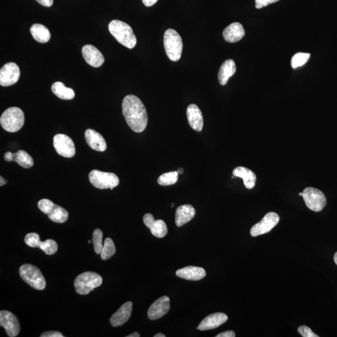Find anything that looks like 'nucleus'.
<instances>
[{
	"label": "nucleus",
	"mask_w": 337,
	"mask_h": 337,
	"mask_svg": "<svg viewBox=\"0 0 337 337\" xmlns=\"http://www.w3.org/2000/svg\"><path fill=\"white\" fill-rule=\"evenodd\" d=\"M122 110L127 124L135 133H141L146 128L148 117L146 109L141 99L129 94L123 99Z\"/></svg>",
	"instance_id": "1"
},
{
	"label": "nucleus",
	"mask_w": 337,
	"mask_h": 337,
	"mask_svg": "<svg viewBox=\"0 0 337 337\" xmlns=\"http://www.w3.org/2000/svg\"><path fill=\"white\" fill-rule=\"evenodd\" d=\"M108 29L113 36L125 47L133 49L136 45V37L128 24L120 20H113L109 24Z\"/></svg>",
	"instance_id": "2"
},
{
	"label": "nucleus",
	"mask_w": 337,
	"mask_h": 337,
	"mask_svg": "<svg viewBox=\"0 0 337 337\" xmlns=\"http://www.w3.org/2000/svg\"><path fill=\"white\" fill-rule=\"evenodd\" d=\"M0 123L5 131L16 133L22 128L25 123V115L23 110L19 107H10L3 113Z\"/></svg>",
	"instance_id": "3"
},
{
	"label": "nucleus",
	"mask_w": 337,
	"mask_h": 337,
	"mask_svg": "<svg viewBox=\"0 0 337 337\" xmlns=\"http://www.w3.org/2000/svg\"><path fill=\"white\" fill-rule=\"evenodd\" d=\"M164 45L167 56L172 61H179L181 57L183 43L181 37L173 29H168L164 33Z\"/></svg>",
	"instance_id": "4"
},
{
	"label": "nucleus",
	"mask_w": 337,
	"mask_h": 337,
	"mask_svg": "<svg viewBox=\"0 0 337 337\" xmlns=\"http://www.w3.org/2000/svg\"><path fill=\"white\" fill-rule=\"evenodd\" d=\"M102 283V277L99 274L93 272H86L77 277L74 285L78 293L87 295L94 288L100 286Z\"/></svg>",
	"instance_id": "5"
},
{
	"label": "nucleus",
	"mask_w": 337,
	"mask_h": 337,
	"mask_svg": "<svg viewBox=\"0 0 337 337\" xmlns=\"http://www.w3.org/2000/svg\"><path fill=\"white\" fill-rule=\"evenodd\" d=\"M20 275L24 281L36 290H42L46 287V280L40 270L31 264H24L20 268Z\"/></svg>",
	"instance_id": "6"
},
{
	"label": "nucleus",
	"mask_w": 337,
	"mask_h": 337,
	"mask_svg": "<svg viewBox=\"0 0 337 337\" xmlns=\"http://www.w3.org/2000/svg\"><path fill=\"white\" fill-rule=\"evenodd\" d=\"M89 179L94 187L99 190H106L117 187L120 184V179L114 173L93 170L89 174Z\"/></svg>",
	"instance_id": "7"
},
{
	"label": "nucleus",
	"mask_w": 337,
	"mask_h": 337,
	"mask_svg": "<svg viewBox=\"0 0 337 337\" xmlns=\"http://www.w3.org/2000/svg\"><path fill=\"white\" fill-rule=\"evenodd\" d=\"M303 198L307 207L315 212H320L327 204L324 194L314 188H307L303 191Z\"/></svg>",
	"instance_id": "8"
},
{
	"label": "nucleus",
	"mask_w": 337,
	"mask_h": 337,
	"mask_svg": "<svg viewBox=\"0 0 337 337\" xmlns=\"http://www.w3.org/2000/svg\"><path fill=\"white\" fill-rule=\"evenodd\" d=\"M53 145L58 155L63 157L71 158L76 153L73 141L65 134H56L54 137Z\"/></svg>",
	"instance_id": "9"
},
{
	"label": "nucleus",
	"mask_w": 337,
	"mask_h": 337,
	"mask_svg": "<svg viewBox=\"0 0 337 337\" xmlns=\"http://www.w3.org/2000/svg\"><path fill=\"white\" fill-rule=\"evenodd\" d=\"M280 217L275 212H269L259 222L256 223L250 230L252 237H257L269 233L279 223Z\"/></svg>",
	"instance_id": "10"
},
{
	"label": "nucleus",
	"mask_w": 337,
	"mask_h": 337,
	"mask_svg": "<svg viewBox=\"0 0 337 337\" xmlns=\"http://www.w3.org/2000/svg\"><path fill=\"white\" fill-rule=\"evenodd\" d=\"M20 77V70L17 64H5L0 70V85L5 87L15 85Z\"/></svg>",
	"instance_id": "11"
},
{
	"label": "nucleus",
	"mask_w": 337,
	"mask_h": 337,
	"mask_svg": "<svg viewBox=\"0 0 337 337\" xmlns=\"http://www.w3.org/2000/svg\"><path fill=\"white\" fill-rule=\"evenodd\" d=\"M0 325L6 330L8 336H17L20 332V327L18 320L12 313L7 311L0 312Z\"/></svg>",
	"instance_id": "12"
},
{
	"label": "nucleus",
	"mask_w": 337,
	"mask_h": 337,
	"mask_svg": "<svg viewBox=\"0 0 337 337\" xmlns=\"http://www.w3.org/2000/svg\"><path fill=\"white\" fill-rule=\"evenodd\" d=\"M170 309V299L168 296H163L156 300L149 307L147 316L150 320H155L168 314Z\"/></svg>",
	"instance_id": "13"
},
{
	"label": "nucleus",
	"mask_w": 337,
	"mask_h": 337,
	"mask_svg": "<svg viewBox=\"0 0 337 337\" xmlns=\"http://www.w3.org/2000/svg\"><path fill=\"white\" fill-rule=\"evenodd\" d=\"M143 221L154 236L163 238L168 233V228L165 222L163 220H155L152 214H145Z\"/></svg>",
	"instance_id": "14"
},
{
	"label": "nucleus",
	"mask_w": 337,
	"mask_h": 337,
	"mask_svg": "<svg viewBox=\"0 0 337 337\" xmlns=\"http://www.w3.org/2000/svg\"><path fill=\"white\" fill-rule=\"evenodd\" d=\"M82 55L86 63L94 67H99L102 65L104 58L102 54L93 45L84 46L82 49Z\"/></svg>",
	"instance_id": "15"
},
{
	"label": "nucleus",
	"mask_w": 337,
	"mask_h": 337,
	"mask_svg": "<svg viewBox=\"0 0 337 337\" xmlns=\"http://www.w3.org/2000/svg\"><path fill=\"white\" fill-rule=\"evenodd\" d=\"M228 320V317L225 314L215 313L208 315L202 320L197 328L201 331L212 330L219 327L223 323L227 322Z\"/></svg>",
	"instance_id": "16"
},
{
	"label": "nucleus",
	"mask_w": 337,
	"mask_h": 337,
	"mask_svg": "<svg viewBox=\"0 0 337 337\" xmlns=\"http://www.w3.org/2000/svg\"><path fill=\"white\" fill-rule=\"evenodd\" d=\"M85 139L91 149L99 152H103L107 148L106 142L104 137L93 129H88L86 131Z\"/></svg>",
	"instance_id": "17"
},
{
	"label": "nucleus",
	"mask_w": 337,
	"mask_h": 337,
	"mask_svg": "<svg viewBox=\"0 0 337 337\" xmlns=\"http://www.w3.org/2000/svg\"><path fill=\"white\" fill-rule=\"evenodd\" d=\"M132 310H133V303L131 302L124 304L110 317V324L113 327H119L125 324L131 317Z\"/></svg>",
	"instance_id": "18"
},
{
	"label": "nucleus",
	"mask_w": 337,
	"mask_h": 337,
	"mask_svg": "<svg viewBox=\"0 0 337 337\" xmlns=\"http://www.w3.org/2000/svg\"><path fill=\"white\" fill-rule=\"evenodd\" d=\"M187 117L189 124L194 130L198 132L202 130L204 126L203 116L197 105L192 104L188 107Z\"/></svg>",
	"instance_id": "19"
},
{
	"label": "nucleus",
	"mask_w": 337,
	"mask_h": 337,
	"mask_svg": "<svg viewBox=\"0 0 337 337\" xmlns=\"http://www.w3.org/2000/svg\"><path fill=\"white\" fill-rule=\"evenodd\" d=\"M176 276L181 279L197 281L204 278L206 272L203 268L199 267L188 266L177 270Z\"/></svg>",
	"instance_id": "20"
},
{
	"label": "nucleus",
	"mask_w": 337,
	"mask_h": 337,
	"mask_svg": "<svg viewBox=\"0 0 337 337\" xmlns=\"http://www.w3.org/2000/svg\"><path fill=\"white\" fill-rule=\"evenodd\" d=\"M195 215V209L191 205H182L176 210L175 222L177 227H181L192 220Z\"/></svg>",
	"instance_id": "21"
},
{
	"label": "nucleus",
	"mask_w": 337,
	"mask_h": 337,
	"mask_svg": "<svg viewBox=\"0 0 337 337\" xmlns=\"http://www.w3.org/2000/svg\"><path fill=\"white\" fill-rule=\"evenodd\" d=\"M245 31L243 26L239 23H233L228 26L223 31V36L226 42L236 43L243 39Z\"/></svg>",
	"instance_id": "22"
},
{
	"label": "nucleus",
	"mask_w": 337,
	"mask_h": 337,
	"mask_svg": "<svg viewBox=\"0 0 337 337\" xmlns=\"http://www.w3.org/2000/svg\"><path fill=\"white\" fill-rule=\"evenodd\" d=\"M233 175L235 177H241L244 180L245 187L248 190L254 188L256 182V176L253 171L244 167H237L234 169Z\"/></svg>",
	"instance_id": "23"
},
{
	"label": "nucleus",
	"mask_w": 337,
	"mask_h": 337,
	"mask_svg": "<svg viewBox=\"0 0 337 337\" xmlns=\"http://www.w3.org/2000/svg\"><path fill=\"white\" fill-rule=\"evenodd\" d=\"M236 72V63L233 59H228L223 62L218 74L220 84L222 86L227 84L229 78L233 77Z\"/></svg>",
	"instance_id": "24"
},
{
	"label": "nucleus",
	"mask_w": 337,
	"mask_h": 337,
	"mask_svg": "<svg viewBox=\"0 0 337 337\" xmlns=\"http://www.w3.org/2000/svg\"><path fill=\"white\" fill-rule=\"evenodd\" d=\"M30 33L36 42L45 43L49 42L51 34L47 27L41 24H34L31 26Z\"/></svg>",
	"instance_id": "25"
},
{
	"label": "nucleus",
	"mask_w": 337,
	"mask_h": 337,
	"mask_svg": "<svg viewBox=\"0 0 337 337\" xmlns=\"http://www.w3.org/2000/svg\"><path fill=\"white\" fill-rule=\"evenodd\" d=\"M51 90L58 98L64 100H71L74 98L75 94L71 88H67L61 82L54 83L51 87Z\"/></svg>",
	"instance_id": "26"
},
{
	"label": "nucleus",
	"mask_w": 337,
	"mask_h": 337,
	"mask_svg": "<svg viewBox=\"0 0 337 337\" xmlns=\"http://www.w3.org/2000/svg\"><path fill=\"white\" fill-rule=\"evenodd\" d=\"M48 215L51 220L56 223H64L68 219V212L66 210L56 204L54 205Z\"/></svg>",
	"instance_id": "27"
},
{
	"label": "nucleus",
	"mask_w": 337,
	"mask_h": 337,
	"mask_svg": "<svg viewBox=\"0 0 337 337\" xmlns=\"http://www.w3.org/2000/svg\"><path fill=\"white\" fill-rule=\"evenodd\" d=\"M13 161L17 163L19 165L24 168L29 169L34 165L33 158L25 151L20 150L13 154Z\"/></svg>",
	"instance_id": "28"
},
{
	"label": "nucleus",
	"mask_w": 337,
	"mask_h": 337,
	"mask_svg": "<svg viewBox=\"0 0 337 337\" xmlns=\"http://www.w3.org/2000/svg\"><path fill=\"white\" fill-rule=\"evenodd\" d=\"M116 247L113 240L110 238L105 239L103 247H102L101 253L102 260H106L109 259L115 255Z\"/></svg>",
	"instance_id": "29"
},
{
	"label": "nucleus",
	"mask_w": 337,
	"mask_h": 337,
	"mask_svg": "<svg viewBox=\"0 0 337 337\" xmlns=\"http://www.w3.org/2000/svg\"><path fill=\"white\" fill-rule=\"evenodd\" d=\"M177 171L167 172L162 174L158 179V184L163 186H168L176 184L178 180Z\"/></svg>",
	"instance_id": "30"
},
{
	"label": "nucleus",
	"mask_w": 337,
	"mask_h": 337,
	"mask_svg": "<svg viewBox=\"0 0 337 337\" xmlns=\"http://www.w3.org/2000/svg\"><path fill=\"white\" fill-rule=\"evenodd\" d=\"M310 57H311V55L309 53H298L295 54L291 61L292 68L296 69L298 67L304 66L309 61Z\"/></svg>",
	"instance_id": "31"
},
{
	"label": "nucleus",
	"mask_w": 337,
	"mask_h": 337,
	"mask_svg": "<svg viewBox=\"0 0 337 337\" xmlns=\"http://www.w3.org/2000/svg\"><path fill=\"white\" fill-rule=\"evenodd\" d=\"M39 247L47 255H53L57 251L58 244L53 240L48 239L44 242H40Z\"/></svg>",
	"instance_id": "32"
},
{
	"label": "nucleus",
	"mask_w": 337,
	"mask_h": 337,
	"mask_svg": "<svg viewBox=\"0 0 337 337\" xmlns=\"http://www.w3.org/2000/svg\"><path fill=\"white\" fill-rule=\"evenodd\" d=\"M93 243L94 251L97 254H101L102 247V233L100 229L94 230L93 234Z\"/></svg>",
	"instance_id": "33"
},
{
	"label": "nucleus",
	"mask_w": 337,
	"mask_h": 337,
	"mask_svg": "<svg viewBox=\"0 0 337 337\" xmlns=\"http://www.w3.org/2000/svg\"><path fill=\"white\" fill-rule=\"evenodd\" d=\"M25 241L26 245L33 248L39 247L40 242H41L39 234L34 233L27 234Z\"/></svg>",
	"instance_id": "34"
},
{
	"label": "nucleus",
	"mask_w": 337,
	"mask_h": 337,
	"mask_svg": "<svg viewBox=\"0 0 337 337\" xmlns=\"http://www.w3.org/2000/svg\"><path fill=\"white\" fill-rule=\"evenodd\" d=\"M55 204L49 199H43L40 200L38 204L40 211H42L44 214L48 215L49 214L51 209H52Z\"/></svg>",
	"instance_id": "35"
},
{
	"label": "nucleus",
	"mask_w": 337,
	"mask_h": 337,
	"mask_svg": "<svg viewBox=\"0 0 337 337\" xmlns=\"http://www.w3.org/2000/svg\"><path fill=\"white\" fill-rule=\"evenodd\" d=\"M298 332L303 337H319V335L313 332L311 329L306 325L299 327Z\"/></svg>",
	"instance_id": "36"
},
{
	"label": "nucleus",
	"mask_w": 337,
	"mask_h": 337,
	"mask_svg": "<svg viewBox=\"0 0 337 337\" xmlns=\"http://www.w3.org/2000/svg\"><path fill=\"white\" fill-rule=\"evenodd\" d=\"M279 1V0H255V8L257 9H263L264 7Z\"/></svg>",
	"instance_id": "37"
},
{
	"label": "nucleus",
	"mask_w": 337,
	"mask_h": 337,
	"mask_svg": "<svg viewBox=\"0 0 337 337\" xmlns=\"http://www.w3.org/2000/svg\"><path fill=\"white\" fill-rule=\"evenodd\" d=\"M41 337H63V334L59 332V331H47L42 334Z\"/></svg>",
	"instance_id": "38"
},
{
	"label": "nucleus",
	"mask_w": 337,
	"mask_h": 337,
	"mask_svg": "<svg viewBox=\"0 0 337 337\" xmlns=\"http://www.w3.org/2000/svg\"><path fill=\"white\" fill-rule=\"evenodd\" d=\"M36 1L43 7H50L53 5V0H36Z\"/></svg>",
	"instance_id": "39"
},
{
	"label": "nucleus",
	"mask_w": 337,
	"mask_h": 337,
	"mask_svg": "<svg viewBox=\"0 0 337 337\" xmlns=\"http://www.w3.org/2000/svg\"><path fill=\"white\" fill-rule=\"evenodd\" d=\"M216 337H235L236 333L234 331L229 330L219 333V335L215 336Z\"/></svg>",
	"instance_id": "40"
},
{
	"label": "nucleus",
	"mask_w": 337,
	"mask_h": 337,
	"mask_svg": "<svg viewBox=\"0 0 337 337\" xmlns=\"http://www.w3.org/2000/svg\"><path fill=\"white\" fill-rule=\"evenodd\" d=\"M145 7H150L155 5L158 0H142Z\"/></svg>",
	"instance_id": "41"
},
{
	"label": "nucleus",
	"mask_w": 337,
	"mask_h": 337,
	"mask_svg": "<svg viewBox=\"0 0 337 337\" xmlns=\"http://www.w3.org/2000/svg\"><path fill=\"white\" fill-rule=\"evenodd\" d=\"M13 154L11 152H7L5 153L4 156L5 160L7 162L13 161Z\"/></svg>",
	"instance_id": "42"
},
{
	"label": "nucleus",
	"mask_w": 337,
	"mask_h": 337,
	"mask_svg": "<svg viewBox=\"0 0 337 337\" xmlns=\"http://www.w3.org/2000/svg\"><path fill=\"white\" fill-rule=\"evenodd\" d=\"M0 180H1V182H0V185L2 186L7 184V181L4 177H2V176L0 177Z\"/></svg>",
	"instance_id": "43"
},
{
	"label": "nucleus",
	"mask_w": 337,
	"mask_h": 337,
	"mask_svg": "<svg viewBox=\"0 0 337 337\" xmlns=\"http://www.w3.org/2000/svg\"><path fill=\"white\" fill-rule=\"evenodd\" d=\"M127 337H139L140 335L139 333L134 332L133 333L131 334V335L126 336Z\"/></svg>",
	"instance_id": "44"
},
{
	"label": "nucleus",
	"mask_w": 337,
	"mask_h": 337,
	"mask_svg": "<svg viewBox=\"0 0 337 337\" xmlns=\"http://www.w3.org/2000/svg\"><path fill=\"white\" fill-rule=\"evenodd\" d=\"M166 335H164L163 333H158L155 335V337H165Z\"/></svg>",
	"instance_id": "45"
},
{
	"label": "nucleus",
	"mask_w": 337,
	"mask_h": 337,
	"mask_svg": "<svg viewBox=\"0 0 337 337\" xmlns=\"http://www.w3.org/2000/svg\"><path fill=\"white\" fill-rule=\"evenodd\" d=\"M334 261H335V263L336 264L337 266V252L335 253V255H334Z\"/></svg>",
	"instance_id": "46"
},
{
	"label": "nucleus",
	"mask_w": 337,
	"mask_h": 337,
	"mask_svg": "<svg viewBox=\"0 0 337 337\" xmlns=\"http://www.w3.org/2000/svg\"><path fill=\"white\" fill-rule=\"evenodd\" d=\"M177 171L178 172V174H183V172H184V171H183V169L182 168L178 169Z\"/></svg>",
	"instance_id": "47"
},
{
	"label": "nucleus",
	"mask_w": 337,
	"mask_h": 337,
	"mask_svg": "<svg viewBox=\"0 0 337 337\" xmlns=\"http://www.w3.org/2000/svg\"><path fill=\"white\" fill-rule=\"evenodd\" d=\"M303 193H299V196H303Z\"/></svg>",
	"instance_id": "48"
}]
</instances>
